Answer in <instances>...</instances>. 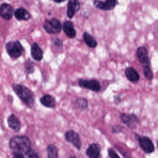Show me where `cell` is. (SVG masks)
I'll use <instances>...</instances> for the list:
<instances>
[{"mask_svg": "<svg viewBox=\"0 0 158 158\" xmlns=\"http://www.w3.org/2000/svg\"><path fill=\"white\" fill-rule=\"evenodd\" d=\"M9 147L12 154L20 153L24 155L31 149V141L27 136L16 135L10 138Z\"/></svg>", "mask_w": 158, "mask_h": 158, "instance_id": "1", "label": "cell"}, {"mask_svg": "<svg viewBox=\"0 0 158 158\" xmlns=\"http://www.w3.org/2000/svg\"><path fill=\"white\" fill-rule=\"evenodd\" d=\"M12 88L15 94L29 108H33L35 105V94L33 91L22 84L12 83Z\"/></svg>", "mask_w": 158, "mask_h": 158, "instance_id": "2", "label": "cell"}, {"mask_svg": "<svg viewBox=\"0 0 158 158\" xmlns=\"http://www.w3.org/2000/svg\"><path fill=\"white\" fill-rule=\"evenodd\" d=\"M5 47L7 53L13 59L19 58L24 51V48L19 40L10 41L6 44Z\"/></svg>", "mask_w": 158, "mask_h": 158, "instance_id": "3", "label": "cell"}, {"mask_svg": "<svg viewBox=\"0 0 158 158\" xmlns=\"http://www.w3.org/2000/svg\"><path fill=\"white\" fill-rule=\"evenodd\" d=\"M43 27L44 30L49 34H58L62 30L60 21L55 17H52L51 19H46Z\"/></svg>", "mask_w": 158, "mask_h": 158, "instance_id": "4", "label": "cell"}, {"mask_svg": "<svg viewBox=\"0 0 158 158\" xmlns=\"http://www.w3.org/2000/svg\"><path fill=\"white\" fill-rule=\"evenodd\" d=\"M135 137L138 141L141 149L146 154H151L154 152L155 147L152 140L146 136L140 135L138 133L135 134Z\"/></svg>", "mask_w": 158, "mask_h": 158, "instance_id": "5", "label": "cell"}, {"mask_svg": "<svg viewBox=\"0 0 158 158\" xmlns=\"http://www.w3.org/2000/svg\"><path fill=\"white\" fill-rule=\"evenodd\" d=\"M78 85L80 87L87 89L93 91L98 92L101 89V86L99 81L96 79H79L78 80Z\"/></svg>", "mask_w": 158, "mask_h": 158, "instance_id": "6", "label": "cell"}, {"mask_svg": "<svg viewBox=\"0 0 158 158\" xmlns=\"http://www.w3.org/2000/svg\"><path fill=\"white\" fill-rule=\"evenodd\" d=\"M65 139L67 142L71 143L78 150H80L82 143L79 134L73 130H67L64 134Z\"/></svg>", "mask_w": 158, "mask_h": 158, "instance_id": "7", "label": "cell"}, {"mask_svg": "<svg viewBox=\"0 0 158 158\" xmlns=\"http://www.w3.org/2000/svg\"><path fill=\"white\" fill-rule=\"evenodd\" d=\"M120 118L121 122L131 129L136 128L139 123L138 117L135 114L121 113Z\"/></svg>", "mask_w": 158, "mask_h": 158, "instance_id": "8", "label": "cell"}, {"mask_svg": "<svg viewBox=\"0 0 158 158\" xmlns=\"http://www.w3.org/2000/svg\"><path fill=\"white\" fill-rule=\"evenodd\" d=\"M117 4V0H106L105 1L95 0L93 2V5L96 8L105 11L110 10L114 9Z\"/></svg>", "mask_w": 158, "mask_h": 158, "instance_id": "9", "label": "cell"}, {"mask_svg": "<svg viewBox=\"0 0 158 158\" xmlns=\"http://www.w3.org/2000/svg\"><path fill=\"white\" fill-rule=\"evenodd\" d=\"M136 56L143 67L150 65V59L149 57L148 51L144 46H140L136 50Z\"/></svg>", "mask_w": 158, "mask_h": 158, "instance_id": "10", "label": "cell"}, {"mask_svg": "<svg viewBox=\"0 0 158 158\" xmlns=\"http://www.w3.org/2000/svg\"><path fill=\"white\" fill-rule=\"evenodd\" d=\"M14 10L13 7L7 2H4L0 6V16L6 20L12 19Z\"/></svg>", "mask_w": 158, "mask_h": 158, "instance_id": "11", "label": "cell"}, {"mask_svg": "<svg viewBox=\"0 0 158 158\" xmlns=\"http://www.w3.org/2000/svg\"><path fill=\"white\" fill-rule=\"evenodd\" d=\"M101 148L100 144L96 143L90 144L86 151V155L88 158H99Z\"/></svg>", "mask_w": 158, "mask_h": 158, "instance_id": "12", "label": "cell"}, {"mask_svg": "<svg viewBox=\"0 0 158 158\" xmlns=\"http://www.w3.org/2000/svg\"><path fill=\"white\" fill-rule=\"evenodd\" d=\"M62 29L69 38H74L77 35V31L72 22L70 20L65 21L62 25Z\"/></svg>", "mask_w": 158, "mask_h": 158, "instance_id": "13", "label": "cell"}, {"mask_svg": "<svg viewBox=\"0 0 158 158\" xmlns=\"http://www.w3.org/2000/svg\"><path fill=\"white\" fill-rule=\"evenodd\" d=\"M80 9V3L78 0H69L67 4V15L69 19L73 18Z\"/></svg>", "mask_w": 158, "mask_h": 158, "instance_id": "14", "label": "cell"}, {"mask_svg": "<svg viewBox=\"0 0 158 158\" xmlns=\"http://www.w3.org/2000/svg\"><path fill=\"white\" fill-rule=\"evenodd\" d=\"M7 125L9 128L15 132H19L22 127L19 118L14 114L9 115L7 118Z\"/></svg>", "mask_w": 158, "mask_h": 158, "instance_id": "15", "label": "cell"}, {"mask_svg": "<svg viewBox=\"0 0 158 158\" xmlns=\"http://www.w3.org/2000/svg\"><path fill=\"white\" fill-rule=\"evenodd\" d=\"M31 56L33 60L40 61L43 57V52L36 42H33L30 48Z\"/></svg>", "mask_w": 158, "mask_h": 158, "instance_id": "16", "label": "cell"}, {"mask_svg": "<svg viewBox=\"0 0 158 158\" xmlns=\"http://www.w3.org/2000/svg\"><path fill=\"white\" fill-rule=\"evenodd\" d=\"M14 15L15 18L19 21H27L29 20L31 15L30 12L23 7H20L14 10Z\"/></svg>", "mask_w": 158, "mask_h": 158, "instance_id": "17", "label": "cell"}, {"mask_svg": "<svg viewBox=\"0 0 158 158\" xmlns=\"http://www.w3.org/2000/svg\"><path fill=\"white\" fill-rule=\"evenodd\" d=\"M40 103L48 108H54L56 105V100L52 95L49 94H44L40 98Z\"/></svg>", "mask_w": 158, "mask_h": 158, "instance_id": "18", "label": "cell"}, {"mask_svg": "<svg viewBox=\"0 0 158 158\" xmlns=\"http://www.w3.org/2000/svg\"><path fill=\"white\" fill-rule=\"evenodd\" d=\"M125 75L127 78L132 83H136L139 80V73L133 67H127L125 71Z\"/></svg>", "mask_w": 158, "mask_h": 158, "instance_id": "19", "label": "cell"}, {"mask_svg": "<svg viewBox=\"0 0 158 158\" xmlns=\"http://www.w3.org/2000/svg\"><path fill=\"white\" fill-rule=\"evenodd\" d=\"M83 40L85 44L89 48H94L98 45V43L95 38L86 31L83 33Z\"/></svg>", "mask_w": 158, "mask_h": 158, "instance_id": "20", "label": "cell"}, {"mask_svg": "<svg viewBox=\"0 0 158 158\" xmlns=\"http://www.w3.org/2000/svg\"><path fill=\"white\" fill-rule=\"evenodd\" d=\"M75 108L83 110L86 109L88 106V102L86 99L84 98H77L75 99L73 103Z\"/></svg>", "mask_w": 158, "mask_h": 158, "instance_id": "21", "label": "cell"}, {"mask_svg": "<svg viewBox=\"0 0 158 158\" xmlns=\"http://www.w3.org/2000/svg\"><path fill=\"white\" fill-rule=\"evenodd\" d=\"M46 151L48 153L47 158H59V151L56 146L52 144H48L46 148Z\"/></svg>", "mask_w": 158, "mask_h": 158, "instance_id": "22", "label": "cell"}, {"mask_svg": "<svg viewBox=\"0 0 158 158\" xmlns=\"http://www.w3.org/2000/svg\"><path fill=\"white\" fill-rule=\"evenodd\" d=\"M24 68H25V72L28 74L33 73L35 70L33 62H32V60H31L30 59H27L24 62Z\"/></svg>", "mask_w": 158, "mask_h": 158, "instance_id": "23", "label": "cell"}, {"mask_svg": "<svg viewBox=\"0 0 158 158\" xmlns=\"http://www.w3.org/2000/svg\"><path fill=\"white\" fill-rule=\"evenodd\" d=\"M51 44H52V47L54 48L55 51H60L62 50V46H63V43L60 39L58 38H52L51 41Z\"/></svg>", "mask_w": 158, "mask_h": 158, "instance_id": "24", "label": "cell"}, {"mask_svg": "<svg viewBox=\"0 0 158 158\" xmlns=\"http://www.w3.org/2000/svg\"><path fill=\"white\" fill-rule=\"evenodd\" d=\"M143 73L145 76V77L149 80H151L153 78V73L152 72L150 68V65H146L143 67Z\"/></svg>", "mask_w": 158, "mask_h": 158, "instance_id": "25", "label": "cell"}, {"mask_svg": "<svg viewBox=\"0 0 158 158\" xmlns=\"http://www.w3.org/2000/svg\"><path fill=\"white\" fill-rule=\"evenodd\" d=\"M26 155L27 158H40L38 152L35 149L31 148L26 153Z\"/></svg>", "mask_w": 158, "mask_h": 158, "instance_id": "26", "label": "cell"}, {"mask_svg": "<svg viewBox=\"0 0 158 158\" xmlns=\"http://www.w3.org/2000/svg\"><path fill=\"white\" fill-rule=\"evenodd\" d=\"M107 153L110 158H120L117 153L112 148H109L107 149Z\"/></svg>", "mask_w": 158, "mask_h": 158, "instance_id": "27", "label": "cell"}, {"mask_svg": "<svg viewBox=\"0 0 158 158\" xmlns=\"http://www.w3.org/2000/svg\"><path fill=\"white\" fill-rule=\"evenodd\" d=\"M123 127L120 125H115L112 127V132L113 133H118L122 131Z\"/></svg>", "mask_w": 158, "mask_h": 158, "instance_id": "28", "label": "cell"}, {"mask_svg": "<svg viewBox=\"0 0 158 158\" xmlns=\"http://www.w3.org/2000/svg\"><path fill=\"white\" fill-rule=\"evenodd\" d=\"M12 158H25L24 155L20 153H14L13 154Z\"/></svg>", "mask_w": 158, "mask_h": 158, "instance_id": "29", "label": "cell"}, {"mask_svg": "<svg viewBox=\"0 0 158 158\" xmlns=\"http://www.w3.org/2000/svg\"><path fill=\"white\" fill-rule=\"evenodd\" d=\"M120 101H121V99H120V96H114V102L116 104H119L120 102Z\"/></svg>", "mask_w": 158, "mask_h": 158, "instance_id": "30", "label": "cell"}, {"mask_svg": "<svg viewBox=\"0 0 158 158\" xmlns=\"http://www.w3.org/2000/svg\"><path fill=\"white\" fill-rule=\"evenodd\" d=\"M52 1L55 2H57V3H61V2H64L66 0H52Z\"/></svg>", "mask_w": 158, "mask_h": 158, "instance_id": "31", "label": "cell"}, {"mask_svg": "<svg viewBox=\"0 0 158 158\" xmlns=\"http://www.w3.org/2000/svg\"><path fill=\"white\" fill-rule=\"evenodd\" d=\"M69 158H77L76 156H71V157H70Z\"/></svg>", "mask_w": 158, "mask_h": 158, "instance_id": "32", "label": "cell"}]
</instances>
